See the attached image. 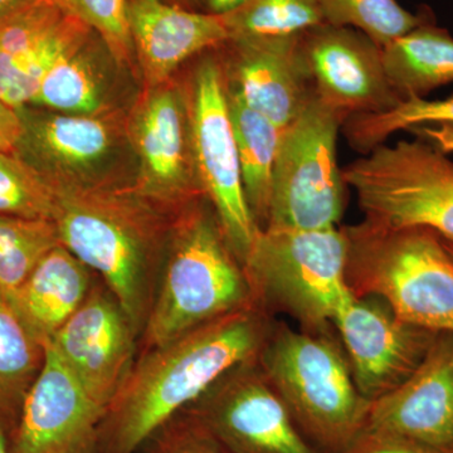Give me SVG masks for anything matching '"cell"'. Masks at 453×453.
Returning <instances> with one entry per match:
<instances>
[{
	"label": "cell",
	"instance_id": "1f68e13d",
	"mask_svg": "<svg viewBox=\"0 0 453 453\" xmlns=\"http://www.w3.org/2000/svg\"><path fill=\"white\" fill-rule=\"evenodd\" d=\"M136 453L231 452L186 408L157 429Z\"/></svg>",
	"mask_w": 453,
	"mask_h": 453
},
{
	"label": "cell",
	"instance_id": "e0dca14e",
	"mask_svg": "<svg viewBox=\"0 0 453 453\" xmlns=\"http://www.w3.org/2000/svg\"><path fill=\"white\" fill-rule=\"evenodd\" d=\"M365 432L453 453V333H440L413 374L372 402Z\"/></svg>",
	"mask_w": 453,
	"mask_h": 453
},
{
	"label": "cell",
	"instance_id": "44dd1931",
	"mask_svg": "<svg viewBox=\"0 0 453 453\" xmlns=\"http://www.w3.org/2000/svg\"><path fill=\"white\" fill-rule=\"evenodd\" d=\"M94 283L92 271L58 244L41 259L7 303L44 347L81 308Z\"/></svg>",
	"mask_w": 453,
	"mask_h": 453
},
{
	"label": "cell",
	"instance_id": "8fae6325",
	"mask_svg": "<svg viewBox=\"0 0 453 453\" xmlns=\"http://www.w3.org/2000/svg\"><path fill=\"white\" fill-rule=\"evenodd\" d=\"M188 410L231 453H320L295 425L258 357L226 372Z\"/></svg>",
	"mask_w": 453,
	"mask_h": 453
},
{
	"label": "cell",
	"instance_id": "d4e9b609",
	"mask_svg": "<svg viewBox=\"0 0 453 453\" xmlns=\"http://www.w3.org/2000/svg\"><path fill=\"white\" fill-rule=\"evenodd\" d=\"M44 360V347L0 300V432L11 441L29 389Z\"/></svg>",
	"mask_w": 453,
	"mask_h": 453
},
{
	"label": "cell",
	"instance_id": "d590c367",
	"mask_svg": "<svg viewBox=\"0 0 453 453\" xmlns=\"http://www.w3.org/2000/svg\"><path fill=\"white\" fill-rule=\"evenodd\" d=\"M249 0H199V9L211 16L225 17L234 13Z\"/></svg>",
	"mask_w": 453,
	"mask_h": 453
},
{
	"label": "cell",
	"instance_id": "7402d4cb",
	"mask_svg": "<svg viewBox=\"0 0 453 453\" xmlns=\"http://www.w3.org/2000/svg\"><path fill=\"white\" fill-rule=\"evenodd\" d=\"M387 79L402 101L453 82V37L434 19L381 50Z\"/></svg>",
	"mask_w": 453,
	"mask_h": 453
},
{
	"label": "cell",
	"instance_id": "6da1fadb",
	"mask_svg": "<svg viewBox=\"0 0 453 453\" xmlns=\"http://www.w3.org/2000/svg\"><path fill=\"white\" fill-rule=\"evenodd\" d=\"M258 303L144 351L107 407L97 453H136L235 366L257 359L273 324Z\"/></svg>",
	"mask_w": 453,
	"mask_h": 453
},
{
	"label": "cell",
	"instance_id": "74e56055",
	"mask_svg": "<svg viewBox=\"0 0 453 453\" xmlns=\"http://www.w3.org/2000/svg\"><path fill=\"white\" fill-rule=\"evenodd\" d=\"M166 2L180 5L183 8L193 9V11H201L199 9V0H166Z\"/></svg>",
	"mask_w": 453,
	"mask_h": 453
},
{
	"label": "cell",
	"instance_id": "f35d334b",
	"mask_svg": "<svg viewBox=\"0 0 453 453\" xmlns=\"http://www.w3.org/2000/svg\"><path fill=\"white\" fill-rule=\"evenodd\" d=\"M0 453H11L8 438L3 432H0Z\"/></svg>",
	"mask_w": 453,
	"mask_h": 453
},
{
	"label": "cell",
	"instance_id": "f1b7e54d",
	"mask_svg": "<svg viewBox=\"0 0 453 453\" xmlns=\"http://www.w3.org/2000/svg\"><path fill=\"white\" fill-rule=\"evenodd\" d=\"M222 18L229 40L294 37L324 23L321 0H249Z\"/></svg>",
	"mask_w": 453,
	"mask_h": 453
},
{
	"label": "cell",
	"instance_id": "5bb4252c",
	"mask_svg": "<svg viewBox=\"0 0 453 453\" xmlns=\"http://www.w3.org/2000/svg\"><path fill=\"white\" fill-rule=\"evenodd\" d=\"M316 97L351 116L388 111L402 103L387 79L381 49L363 33L321 23L300 35Z\"/></svg>",
	"mask_w": 453,
	"mask_h": 453
},
{
	"label": "cell",
	"instance_id": "277c9868",
	"mask_svg": "<svg viewBox=\"0 0 453 453\" xmlns=\"http://www.w3.org/2000/svg\"><path fill=\"white\" fill-rule=\"evenodd\" d=\"M258 365L303 437L320 453H345L365 432L372 402L329 332L273 324Z\"/></svg>",
	"mask_w": 453,
	"mask_h": 453
},
{
	"label": "cell",
	"instance_id": "e575fe53",
	"mask_svg": "<svg viewBox=\"0 0 453 453\" xmlns=\"http://www.w3.org/2000/svg\"><path fill=\"white\" fill-rule=\"evenodd\" d=\"M414 135L434 142L445 153H453V125H426L411 129Z\"/></svg>",
	"mask_w": 453,
	"mask_h": 453
},
{
	"label": "cell",
	"instance_id": "ba28073f",
	"mask_svg": "<svg viewBox=\"0 0 453 453\" xmlns=\"http://www.w3.org/2000/svg\"><path fill=\"white\" fill-rule=\"evenodd\" d=\"M344 122L315 96L283 127L266 228L310 231L338 226L347 184L338 165L336 142Z\"/></svg>",
	"mask_w": 453,
	"mask_h": 453
},
{
	"label": "cell",
	"instance_id": "836d02e7",
	"mask_svg": "<svg viewBox=\"0 0 453 453\" xmlns=\"http://www.w3.org/2000/svg\"><path fill=\"white\" fill-rule=\"evenodd\" d=\"M23 133L19 112L0 100V153L16 149Z\"/></svg>",
	"mask_w": 453,
	"mask_h": 453
},
{
	"label": "cell",
	"instance_id": "ab89813d",
	"mask_svg": "<svg viewBox=\"0 0 453 453\" xmlns=\"http://www.w3.org/2000/svg\"><path fill=\"white\" fill-rule=\"evenodd\" d=\"M443 242H445L447 251H449V255H451V257L453 258V244L446 242L445 240H443Z\"/></svg>",
	"mask_w": 453,
	"mask_h": 453
},
{
	"label": "cell",
	"instance_id": "7c38bea8",
	"mask_svg": "<svg viewBox=\"0 0 453 453\" xmlns=\"http://www.w3.org/2000/svg\"><path fill=\"white\" fill-rule=\"evenodd\" d=\"M138 330L105 283L95 282L81 308L47 344L105 410L136 362Z\"/></svg>",
	"mask_w": 453,
	"mask_h": 453
},
{
	"label": "cell",
	"instance_id": "52a82bcc",
	"mask_svg": "<svg viewBox=\"0 0 453 453\" xmlns=\"http://www.w3.org/2000/svg\"><path fill=\"white\" fill-rule=\"evenodd\" d=\"M342 172L365 222L384 228H427L453 244V162L417 136L381 144Z\"/></svg>",
	"mask_w": 453,
	"mask_h": 453
},
{
	"label": "cell",
	"instance_id": "3957f363",
	"mask_svg": "<svg viewBox=\"0 0 453 453\" xmlns=\"http://www.w3.org/2000/svg\"><path fill=\"white\" fill-rule=\"evenodd\" d=\"M257 303L242 264L203 196L170 226L157 291L142 334V353Z\"/></svg>",
	"mask_w": 453,
	"mask_h": 453
},
{
	"label": "cell",
	"instance_id": "ac0fdd59",
	"mask_svg": "<svg viewBox=\"0 0 453 453\" xmlns=\"http://www.w3.org/2000/svg\"><path fill=\"white\" fill-rule=\"evenodd\" d=\"M23 133L14 151L53 184L100 183L96 170L115 148L109 113L71 115L40 107L18 109Z\"/></svg>",
	"mask_w": 453,
	"mask_h": 453
},
{
	"label": "cell",
	"instance_id": "f546056e",
	"mask_svg": "<svg viewBox=\"0 0 453 453\" xmlns=\"http://www.w3.org/2000/svg\"><path fill=\"white\" fill-rule=\"evenodd\" d=\"M56 199L55 184L16 151L0 153V216L52 220Z\"/></svg>",
	"mask_w": 453,
	"mask_h": 453
},
{
	"label": "cell",
	"instance_id": "5b68a950",
	"mask_svg": "<svg viewBox=\"0 0 453 453\" xmlns=\"http://www.w3.org/2000/svg\"><path fill=\"white\" fill-rule=\"evenodd\" d=\"M347 281L354 296L377 297L404 323L453 333V258L427 228L344 226Z\"/></svg>",
	"mask_w": 453,
	"mask_h": 453
},
{
	"label": "cell",
	"instance_id": "2e32d148",
	"mask_svg": "<svg viewBox=\"0 0 453 453\" xmlns=\"http://www.w3.org/2000/svg\"><path fill=\"white\" fill-rule=\"evenodd\" d=\"M300 35L241 38L222 44L228 88L281 129L316 96Z\"/></svg>",
	"mask_w": 453,
	"mask_h": 453
},
{
	"label": "cell",
	"instance_id": "ffe728a7",
	"mask_svg": "<svg viewBox=\"0 0 453 453\" xmlns=\"http://www.w3.org/2000/svg\"><path fill=\"white\" fill-rule=\"evenodd\" d=\"M92 31L53 0H37L0 29V100L31 105L42 79L61 53Z\"/></svg>",
	"mask_w": 453,
	"mask_h": 453
},
{
	"label": "cell",
	"instance_id": "cb8c5ba5",
	"mask_svg": "<svg viewBox=\"0 0 453 453\" xmlns=\"http://www.w3.org/2000/svg\"><path fill=\"white\" fill-rule=\"evenodd\" d=\"M231 115L244 196L259 229L266 228L277 148L282 129L251 109L228 88Z\"/></svg>",
	"mask_w": 453,
	"mask_h": 453
},
{
	"label": "cell",
	"instance_id": "4fadbf2b",
	"mask_svg": "<svg viewBox=\"0 0 453 453\" xmlns=\"http://www.w3.org/2000/svg\"><path fill=\"white\" fill-rule=\"evenodd\" d=\"M360 395H388L421 365L438 334L399 320L389 306L354 296L334 320Z\"/></svg>",
	"mask_w": 453,
	"mask_h": 453
},
{
	"label": "cell",
	"instance_id": "8992f818",
	"mask_svg": "<svg viewBox=\"0 0 453 453\" xmlns=\"http://www.w3.org/2000/svg\"><path fill=\"white\" fill-rule=\"evenodd\" d=\"M347 258L344 226L266 228L258 232L243 268L262 308L291 315L305 332L326 333L354 297Z\"/></svg>",
	"mask_w": 453,
	"mask_h": 453
},
{
	"label": "cell",
	"instance_id": "d6986e66",
	"mask_svg": "<svg viewBox=\"0 0 453 453\" xmlns=\"http://www.w3.org/2000/svg\"><path fill=\"white\" fill-rule=\"evenodd\" d=\"M127 14L145 88L170 81L188 59L219 49L229 40L222 17L166 0H127Z\"/></svg>",
	"mask_w": 453,
	"mask_h": 453
},
{
	"label": "cell",
	"instance_id": "7a4b0ae2",
	"mask_svg": "<svg viewBox=\"0 0 453 453\" xmlns=\"http://www.w3.org/2000/svg\"><path fill=\"white\" fill-rule=\"evenodd\" d=\"M59 243L103 279L140 338L157 291L170 234L163 210L104 183L55 184Z\"/></svg>",
	"mask_w": 453,
	"mask_h": 453
},
{
	"label": "cell",
	"instance_id": "9a60e30c",
	"mask_svg": "<svg viewBox=\"0 0 453 453\" xmlns=\"http://www.w3.org/2000/svg\"><path fill=\"white\" fill-rule=\"evenodd\" d=\"M105 413L46 344L43 365L26 396L9 449L11 453H97Z\"/></svg>",
	"mask_w": 453,
	"mask_h": 453
},
{
	"label": "cell",
	"instance_id": "83f0119b",
	"mask_svg": "<svg viewBox=\"0 0 453 453\" xmlns=\"http://www.w3.org/2000/svg\"><path fill=\"white\" fill-rule=\"evenodd\" d=\"M453 125V96L442 100L411 98L388 111L349 118L342 130L351 149L368 154L393 134L426 125Z\"/></svg>",
	"mask_w": 453,
	"mask_h": 453
},
{
	"label": "cell",
	"instance_id": "9c48e42d",
	"mask_svg": "<svg viewBox=\"0 0 453 453\" xmlns=\"http://www.w3.org/2000/svg\"><path fill=\"white\" fill-rule=\"evenodd\" d=\"M190 127L196 177L232 252L244 264L258 232L246 196L229 115L228 83L216 50L196 65L190 88Z\"/></svg>",
	"mask_w": 453,
	"mask_h": 453
},
{
	"label": "cell",
	"instance_id": "4316f807",
	"mask_svg": "<svg viewBox=\"0 0 453 453\" xmlns=\"http://www.w3.org/2000/svg\"><path fill=\"white\" fill-rule=\"evenodd\" d=\"M324 23L363 33L380 49L434 19L429 9L411 13L396 0H321Z\"/></svg>",
	"mask_w": 453,
	"mask_h": 453
},
{
	"label": "cell",
	"instance_id": "603a6c76",
	"mask_svg": "<svg viewBox=\"0 0 453 453\" xmlns=\"http://www.w3.org/2000/svg\"><path fill=\"white\" fill-rule=\"evenodd\" d=\"M105 47L95 32L59 55L44 74L31 105L71 115L106 112L105 88L97 62Z\"/></svg>",
	"mask_w": 453,
	"mask_h": 453
},
{
	"label": "cell",
	"instance_id": "30bf717a",
	"mask_svg": "<svg viewBox=\"0 0 453 453\" xmlns=\"http://www.w3.org/2000/svg\"><path fill=\"white\" fill-rule=\"evenodd\" d=\"M125 133L138 159L134 195L174 213L204 196L193 157L190 91L173 81L145 88Z\"/></svg>",
	"mask_w": 453,
	"mask_h": 453
},
{
	"label": "cell",
	"instance_id": "4dcf8cb0",
	"mask_svg": "<svg viewBox=\"0 0 453 453\" xmlns=\"http://www.w3.org/2000/svg\"><path fill=\"white\" fill-rule=\"evenodd\" d=\"M68 14L89 27L105 44L119 67L131 64L134 57L127 0H53Z\"/></svg>",
	"mask_w": 453,
	"mask_h": 453
},
{
	"label": "cell",
	"instance_id": "8d00e7d4",
	"mask_svg": "<svg viewBox=\"0 0 453 453\" xmlns=\"http://www.w3.org/2000/svg\"><path fill=\"white\" fill-rule=\"evenodd\" d=\"M37 0H0V29Z\"/></svg>",
	"mask_w": 453,
	"mask_h": 453
},
{
	"label": "cell",
	"instance_id": "d6a6232c",
	"mask_svg": "<svg viewBox=\"0 0 453 453\" xmlns=\"http://www.w3.org/2000/svg\"><path fill=\"white\" fill-rule=\"evenodd\" d=\"M345 453H447L432 447L389 436V434L365 432L362 437Z\"/></svg>",
	"mask_w": 453,
	"mask_h": 453
},
{
	"label": "cell",
	"instance_id": "484cf974",
	"mask_svg": "<svg viewBox=\"0 0 453 453\" xmlns=\"http://www.w3.org/2000/svg\"><path fill=\"white\" fill-rule=\"evenodd\" d=\"M58 244L53 220L0 216V300L8 303Z\"/></svg>",
	"mask_w": 453,
	"mask_h": 453
}]
</instances>
